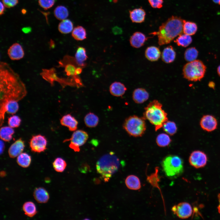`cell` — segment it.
<instances>
[{
    "label": "cell",
    "instance_id": "cell-28",
    "mask_svg": "<svg viewBox=\"0 0 220 220\" xmlns=\"http://www.w3.org/2000/svg\"><path fill=\"white\" fill-rule=\"evenodd\" d=\"M86 29L81 26H78L75 27L72 33L73 38L77 41H82L86 39Z\"/></svg>",
    "mask_w": 220,
    "mask_h": 220
},
{
    "label": "cell",
    "instance_id": "cell-42",
    "mask_svg": "<svg viewBox=\"0 0 220 220\" xmlns=\"http://www.w3.org/2000/svg\"><path fill=\"white\" fill-rule=\"evenodd\" d=\"M151 6L154 8L160 9L163 7V0H148Z\"/></svg>",
    "mask_w": 220,
    "mask_h": 220
},
{
    "label": "cell",
    "instance_id": "cell-34",
    "mask_svg": "<svg viewBox=\"0 0 220 220\" xmlns=\"http://www.w3.org/2000/svg\"><path fill=\"white\" fill-rule=\"evenodd\" d=\"M54 13L55 17L60 20L65 19L69 15L67 9L62 6H60L56 7L54 9Z\"/></svg>",
    "mask_w": 220,
    "mask_h": 220
},
{
    "label": "cell",
    "instance_id": "cell-48",
    "mask_svg": "<svg viewBox=\"0 0 220 220\" xmlns=\"http://www.w3.org/2000/svg\"><path fill=\"white\" fill-rule=\"evenodd\" d=\"M1 144H2V146H1V147H2V148L1 149V154L2 153V152L3 151V149H4V148H4V144L3 143V142H2V141H1Z\"/></svg>",
    "mask_w": 220,
    "mask_h": 220
},
{
    "label": "cell",
    "instance_id": "cell-44",
    "mask_svg": "<svg viewBox=\"0 0 220 220\" xmlns=\"http://www.w3.org/2000/svg\"><path fill=\"white\" fill-rule=\"evenodd\" d=\"M5 6L4 5V4H3V3H2V2H0V14L1 15H2V14H3L4 13L5 10Z\"/></svg>",
    "mask_w": 220,
    "mask_h": 220
},
{
    "label": "cell",
    "instance_id": "cell-21",
    "mask_svg": "<svg viewBox=\"0 0 220 220\" xmlns=\"http://www.w3.org/2000/svg\"><path fill=\"white\" fill-rule=\"evenodd\" d=\"M162 61L167 64L170 63L175 60L176 53L173 47L169 46L163 50L161 55Z\"/></svg>",
    "mask_w": 220,
    "mask_h": 220
},
{
    "label": "cell",
    "instance_id": "cell-40",
    "mask_svg": "<svg viewBox=\"0 0 220 220\" xmlns=\"http://www.w3.org/2000/svg\"><path fill=\"white\" fill-rule=\"evenodd\" d=\"M21 122L20 118L16 115H13L8 119V123L9 126L13 128L18 127L20 126Z\"/></svg>",
    "mask_w": 220,
    "mask_h": 220
},
{
    "label": "cell",
    "instance_id": "cell-36",
    "mask_svg": "<svg viewBox=\"0 0 220 220\" xmlns=\"http://www.w3.org/2000/svg\"><path fill=\"white\" fill-rule=\"evenodd\" d=\"M198 55V51L195 47H190L185 51L184 54V58L189 62H191L196 60Z\"/></svg>",
    "mask_w": 220,
    "mask_h": 220
},
{
    "label": "cell",
    "instance_id": "cell-35",
    "mask_svg": "<svg viewBox=\"0 0 220 220\" xmlns=\"http://www.w3.org/2000/svg\"><path fill=\"white\" fill-rule=\"evenodd\" d=\"M171 141L169 136L165 133L159 134L156 139L157 145L160 147H165L168 146L170 144Z\"/></svg>",
    "mask_w": 220,
    "mask_h": 220
},
{
    "label": "cell",
    "instance_id": "cell-27",
    "mask_svg": "<svg viewBox=\"0 0 220 220\" xmlns=\"http://www.w3.org/2000/svg\"><path fill=\"white\" fill-rule=\"evenodd\" d=\"M58 29L59 31L62 34H68L72 31L73 24L71 20L65 19L62 20L59 23Z\"/></svg>",
    "mask_w": 220,
    "mask_h": 220
},
{
    "label": "cell",
    "instance_id": "cell-1",
    "mask_svg": "<svg viewBox=\"0 0 220 220\" xmlns=\"http://www.w3.org/2000/svg\"><path fill=\"white\" fill-rule=\"evenodd\" d=\"M0 125L2 126L4 122L7 103L10 101L20 100L27 93L25 86L17 74L4 62L0 63Z\"/></svg>",
    "mask_w": 220,
    "mask_h": 220
},
{
    "label": "cell",
    "instance_id": "cell-41",
    "mask_svg": "<svg viewBox=\"0 0 220 220\" xmlns=\"http://www.w3.org/2000/svg\"><path fill=\"white\" fill-rule=\"evenodd\" d=\"M55 0H38L39 5L45 9L51 7L54 4Z\"/></svg>",
    "mask_w": 220,
    "mask_h": 220
},
{
    "label": "cell",
    "instance_id": "cell-45",
    "mask_svg": "<svg viewBox=\"0 0 220 220\" xmlns=\"http://www.w3.org/2000/svg\"><path fill=\"white\" fill-rule=\"evenodd\" d=\"M208 86L211 88L214 89L215 84L213 82H210L208 83Z\"/></svg>",
    "mask_w": 220,
    "mask_h": 220
},
{
    "label": "cell",
    "instance_id": "cell-31",
    "mask_svg": "<svg viewBox=\"0 0 220 220\" xmlns=\"http://www.w3.org/2000/svg\"><path fill=\"white\" fill-rule=\"evenodd\" d=\"M197 30V26L194 22L184 20L183 24V32L184 33L189 35H194Z\"/></svg>",
    "mask_w": 220,
    "mask_h": 220
},
{
    "label": "cell",
    "instance_id": "cell-5",
    "mask_svg": "<svg viewBox=\"0 0 220 220\" xmlns=\"http://www.w3.org/2000/svg\"><path fill=\"white\" fill-rule=\"evenodd\" d=\"M161 165L166 175L170 178H176L183 173V160L177 155L167 156L163 160Z\"/></svg>",
    "mask_w": 220,
    "mask_h": 220
},
{
    "label": "cell",
    "instance_id": "cell-6",
    "mask_svg": "<svg viewBox=\"0 0 220 220\" xmlns=\"http://www.w3.org/2000/svg\"><path fill=\"white\" fill-rule=\"evenodd\" d=\"M206 70L204 63L200 60H196L184 65L182 74L184 78L189 81H200L204 76Z\"/></svg>",
    "mask_w": 220,
    "mask_h": 220
},
{
    "label": "cell",
    "instance_id": "cell-2",
    "mask_svg": "<svg viewBox=\"0 0 220 220\" xmlns=\"http://www.w3.org/2000/svg\"><path fill=\"white\" fill-rule=\"evenodd\" d=\"M184 20L176 16H172L160 26L157 32L151 33L157 35L160 46L169 44L175 37L183 32Z\"/></svg>",
    "mask_w": 220,
    "mask_h": 220
},
{
    "label": "cell",
    "instance_id": "cell-14",
    "mask_svg": "<svg viewBox=\"0 0 220 220\" xmlns=\"http://www.w3.org/2000/svg\"><path fill=\"white\" fill-rule=\"evenodd\" d=\"M24 141L21 138H19L10 146L8 152L9 156L14 158L22 153L25 147Z\"/></svg>",
    "mask_w": 220,
    "mask_h": 220
},
{
    "label": "cell",
    "instance_id": "cell-13",
    "mask_svg": "<svg viewBox=\"0 0 220 220\" xmlns=\"http://www.w3.org/2000/svg\"><path fill=\"white\" fill-rule=\"evenodd\" d=\"M8 54L12 60H18L22 58L24 56V52L21 46L16 43L11 45L8 50Z\"/></svg>",
    "mask_w": 220,
    "mask_h": 220
},
{
    "label": "cell",
    "instance_id": "cell-29",
    "mask_svg": "<svg viewBox=\"0 0 220 220\" xmlns=\"http://www.w3.org/2000/svg\"><path fill=\"white\" fill-rule=\"evenodd\" d=\"M14 133V131L13 128L9 126L3 127L0 129V138L4 141L9 142L12 140V135Z\"/></svg>",
    "mask_w": 220,
    "mask_h": 220
},
{
    "label": "cell",
    "instance_id": "cell-25",
    "mask_svg": "<svg viewBox=\"0 0 220 220\" xmlns=\"http://www.w3.org/2000/svg\"><path fill=\"white\" fill-rule=\"evenodd\" d=\"M127 187L133 190H138L141 188L140 181L138 177L135 175H131L128 176L125 180Z\"/></svg>",
    "mask_w": 220,
    "mask_h": 220
},
{
    "label": "cell",
    "instance_id": "cell-9",
    "mask_svg": "<svg viewBox=\"0 0 220 220\" xmlns=\"http://www.w3.org/2000/svg\"><path fill=\"white\" fill-rule=\"evenodd\" d=\"M47 143L45 137L39 134L32 137L30 140L29 145L32 151L40 153L46 150Z\"/></svg>",
    "mask_w": 220,
    "mask_h": 220
},
{
    "label": "cell",
    "instance_id": "cell-43",
    "mask_svg": "<svg viewBox=\"0 0 220 220\" xmlns=\"http://www.w3.org/2000/svg\"><path fill=\"white\" fill-rule=\"evenodd\" d=\"M2 3L5 7L11 8L15 6L18 2V0H2Z\"/></svg>",
    "mask_w": 220,
    "mask_h": 220
},
{
    "label": "cell",
    "instance_id": "cell-24",
    "mask_svg": "<svg viewBox=\"0 0 220 220\" xmlns=\"http://www.w3.org/2000/svg\"><path fill=\"white\" fill-rule=\"evenodd\" d=\"M87 58L86 49L82 47H79L75 55V59L78 65L82 68L85 67L86 64L84 62Z\"/></svg>",
    "mask_w": 220,
    "mask_h": 220
},
{
    "label": "cell",
    "instance_id": "cell-39",
    "mask_svg": "<svg viewBox=\"0 0 220 220\" xmlns=\"http://www.w3.org/2000/svg\"><path fill=\"white\" fill-rule=\"evenodd\" d=\"M19 108L17 101H9L6 106V112L12 115L15 114Z\"/></svg>",
    "mask_w": 220,
    "mask_h": 220
},
{
    "label": "cell",
    "instance_id": "cell-26",
    "mask_svg": "<svg viewBox=\"0 0 220 220\" xmlns=\"http://www.w3.org/2000/svg\"><path fill=\"white\" fill-rule=\"evenodd\" d=\"M99 121L98 117L94 113L90 112L86 115L84 118L85 125L88 127L93 128L96 127Z\"/></svg>",
    "mask_w": 220,
    "mask_h": 220
},
{
    "label": "cell",
    "instance_id": "cell-30",
    "mask_svg": "<svg viewBox=\"0 0 220 220\" xmlns=\"http://www.w3.org/2000/svg\"><path fill=\"white\" fill-rule=\"evenodd\" d=\"M192 41V39L190 35L182 33L174 40V42L178 46L185 47L189 46Z\"/></svg>",
    "mask_w": 220,
    "mask_h": 220
},
{
    "label": "cell",
    "instance_id": "cell-8",
    "mask_svg": "<svg viewBox=\"0 0 220 220\" xmlns=\"http://www.w3.org/2000/svg\"><path fill=\"white\" fill-rule=\"evenodd\" d=\"M87 133L82 130H76L74 131L71 137L64 140L63 142L70 141L69 147L75 152H79V147L84 145L88 138Z\"/></svg>",
    "mask_w": 220,
    "mask_h": 220
},
{
    "label": "cell",
    "instance_id": "cell-15",
    "mask_svg": "<svg viewBox=\"0 0 220 220\" xmlns=\"http://www.w3.org/2000/svg\"><path fill=\"white\" fill-rule=\"evenodd\" d=\"M41 74L43 78L50 82L51 85H53L55 81L59 82L62 85H63V84L64 85L65 83L66 84L68 83L67 81L59 78L57 77L54 68L49 70L43 69Z\"/></svg>",
    "mask_w": 220,
    "mask_h": 220
},
{
    "label": "cell",
    "instance_id": "cell-47",
    "mask_svg": "<svg viewBox=\"0 0 220 220\" xmlns=\"http://www.w3.org/2000/svg\"><path fill=\"white\" fill-rule=\"evenodd\" d=\"M23 31L24 32L27 33L30 31V29H29V28H24V29H23Z\"/></svg>",
    "mask_w": 220,
    "mask_h": 220
},
{
    "label": "cell",
    "instance_id": "cell-4",
    "mask_svg": "<svg viewBox=\"0 0 220 220\" xmlns=\"http://www.w3.org/2000/svg\"><path fill=\"white\" fill-rule=\"evenodd\" d=\"M119 158L113 152H110L101 156L96 164L98 174L105 181H108L118 170L120 167Z\"/></svg>",
    "mask_w": 220,
    "mask_h": 220
},
{
    "label": "cell",
    "instance_id": "cell-3",
    "mask_svg": "<svg viewBox=\"0 0 220 220\" xmlns=\"http://www.w3.org/2000/svg\"><path fill=\"white\" fill-rule=\"evenodd\" d=\"M143 117L154 126L157 131L168 120L167 114L162 108V105L157 100L150 102L145 108Z\"/></svg>",
    "mask_w": 220,
    "mask_h": 220
},
{
    "label": "cell",
    "instance_id": "cell-16",
    "mask_svg": "<svg viewBox=\"0 0 220 220\" xmlns=\"http://www.w3.org/2000/svg\"><path fill=\"white\" fill-rule=\"evenodd\" d=\"M148 38L140 32H136L131 36L130 38V42L133 47L138 48L143 46Z\"/></svg>",
    "mask_w": 220,
    "mask_h": 220
},
{
    "label": "cell",
    "instance_id": "cell-50",
    "mask_svg": "<svg viewBox=\"0 0 220 220\" xmlns=\"http://www.w3.org/2000/svg\"><path fill=\"white\" fill-rule=\"evenodd\" d=\"M214 2L218 3L220 5V0H212Z\"/></svg>",
    "mask_w": 220,
    "mask_h": 220
},
{
    "label": "cell",
    "instance_id": "cell-51",
    "mask_svg": "<svg viewBox=\"0 0 220 220\" xmlns=\"http://www.w3.org/2000/svg\"><path fill=\"white\" fill-rule=\"evenodd\" d=\"M5 174H6V173L4 171H2L1 172V176H2L3 177V176H5Z\"/></svg>",
    "mask_w": 220,
    "mask_h": 220
},
{
    "label": "cell",
    "instance_id": "cell-18",
    "mask_svg": "<svg viewBox=\"0 0 220 220\" xmlns=\"http://www.w3.org/2000/svg\"><path fill=\"white\" fill-rule=\"evenodd\" d=\"M149 97L148 92L145 89L141 88L135 89L132 94V99L137 104L144 103L148 99Z\"/></svg>",
    "mask_w": 220,
    "mask_h": 220
},
{
    "label": "cell",
    "instance_id": "cell-19",
    "mask_svg": "<svg viewBox=\"0 0 220 220\" xmlns=\"http://www.w3.org/2000/svg\"><path fill=\"white\" fill-rule=\"evenodd\" d=\"M129 13L130 18L133 22L140 23L144 21L146 12L142 8L130 10Z\"/></svg>",
    "mask_w": 220,
    "mask_h": 220
},
{
    "label": "cell",
    "instance_id": "cell-22",
    "mask_svg": "<svg viewBox=\"0 0 220 220\" xmlns=\"http://www.w3.org/2000/svg\"><path fill=\"white\" fill-rule=\"evenodd\" d=\"M34 198L39 203H47L49 199V195L46 189L42 187L36 188L33 193Z\"/></svg>",
    "mask_w": 220,
    "mask_h": 220
},
{
    "label": "cell",
    "instance_id": "cell-37",
    "mask_svg": "<svg viewBox=\"0 0 220 220\" xmlns=\"http://www.w3.org/2000/svg\"><path fill=\"white\" fill-rule=\"evenodd\" d=\"M53 166L54 170L59 172L64 171L67 166L65 160L61 157H57L55 159L53 163Z\"/></svg>",
    "mask_w": 220,
    "mask_h": 220
},
{
    "label": "cell",
    "instance_id": "cell-7",
    "mask_svg": "<svg viewBox=\"0 0 220 220\" xmlns=\"http://www.w3.org/2000/svg\"><path fill=\"white\" fill-rule=\"evenodd\" d=\"M145 120L143 117L130 116L125 120L123 127L130 135L134 137L141 136L146 130Z\"/></svg>",
    "mask_w": 220,
    "mask_h": 220
},
{
    "label": "cell",
    "instance_id": "cell-49",
    "mask_svg": "<svg viewBox=\"0 0 220 220\" xmlns=\"http://www.w3.org/2000/svg\"><path fill=\"white\" fill-rule=\"evenodd\" d=\"M217 72L218 75L220 76V65L218 67L217 69Z\"/></svg>",
    "mask_w": 220,
    "mask_h": 220
},
{
    "label": "cell",
    "instance_id": "cell-32",
    "mask_svg": "<svg viewBox=\"0 0 220 220\" xmlns=\"http://www.w3.org/2000/svg\"><path fill=\"white\" fill-rule=\"evenodd\" d=\"M16 161L17 164L21 167H28L31 162V156L27 153L22 152L17 156Z\"/></svg>",
    "mask_w": 220,
    "mask_h": 220
},
{
    "label": "cell",
    "instance_id": "cell-10",
    "mask_svg": "<svg viewBox=\"0 0 220 220\" xmlns=\"http://www.w3.org/2000/svg\"><path fill=\"white\" fill-rule=\"evenodd\" d=\"M207 157L203 152L196 150L192 152L189 158V162L190 165L196 168L204 167L207 164Z\"/></svg>",
    "mask_w": 220,
    "mask_h": 220
},
{
    "label": "cell",
    "instance_id": "cell-46",
    "mask_svg": "<svg viewBox=\"0 0 220 220\" xmlns=\"http://www.w3.org/2000/svg\"><path fill=\"white\" fill-rule=\"evenodd\" d=\"M218 199L219 202L218 206V211L219 213L220 214V193L218 195Z\"/></svg>",
    "mask_w": 220,
    "mask_h": 220
},
{
    "label": "cell",
    "instance_id": "cell-12",
    "mask_svg": "<svg viewBox=\"0 0 220 220\" xmlns=\"http://www.w3.org/2000/svg\"><path fill=\"white\" fill-rule=\"evenodd\" d=\"M200 124L201 128L207 132H211L217 128L218 122L216 118L211 115H204L201 118Z\"/></svg>",
    "mask_w": 220,
    "mask_h": 220
},
{
    "label": "cell",
    "instance_id": "cell-38",
    "mask_svg": "<svg viewBox=\"0 0 220 220\" xmlns=\"http://www.w3.org/2000/svg\"><path fill=\"white\" fill-rule=\"evenodd\" d=\"M165 132L170 135H173L177 132V128L175 123L173 121H167L162 127Z\"/></svg>",
    "mask_w": 220,
    "mask_h": 220
},
{
    "label": "cell",
    "instance_id": "cell-20",
    "mask_svg": "<svg viewBox=\"0 0 220 220\" xmlns=\"http://www.w3.org/2000/svg\"><path fill=\"white\" fill-rule=\"evenodd\" d=\"M161 54L160 49L154 46L148 47L145 51V57L151 61H158L160 57Z\"/></svg>",
    "mask_w": 220,
    "mask_h": 220
},
{
    "label": "cell",
    "instance_id": "cell-33",
    "mask_svg": "<svg viewBox=\"0 0 220 220\" xmlns=\"http://www.w3.org/2000/svg\"><path fill=\"white\" fill-rule=\"evenodd\" d=\"M22 209L25 215L28 217H33L37 213L35 204L31 201L25 203L23 205Z\"/></svg>",
    "mask_w": 220,
    "mask_h": 220
},
{
    "label": "cell",
    "instance_id": "cell-17",
    "mask_svg": "<svg viewBox=\"0 0 220 220\" xmlns=\"http://www.w3.org/2000/svg\"><path fill=\"white\" fill-rule=\"evenodd\" d=\"M60 122L62 125L67 127L71 131H74L77 129L78 121L70 114L64 116L61 119Z\"/></svg>",
    "mask_w": 220,
    "mask_h": 220
},
{
    "label": "cell",
    "instance_id": "cell-23",
    "mask_svg": "<svg viewBox=\"0 0 220 220\" xmlns=\"http://www.w3.org/2000/svg\"><path fill=\"white\" fill-rule=\"evenodd\" d=\"M127 90V88L123 83L118 82L112 83L109 87L110 94L116 97L122 96Z\"/></svg>",
    "mask_w": 220,
    "mask_h": 220
},
{
    "label": "cell",
    "instance_id": "cell-11",
    "mask_svg": "<svg viewBox=\"0 0 220 220\" xmlns=\"http://www.w3.org/2000/svg\"><path fill=\"white\" fill-rule=\"evenodd\" d=\"M171 210L174 214L182 219H185L190 217L193 212L191 205L188 203L182 202L174 205Z\"/></svg>",
    "mask_w": 220,
    "mask_h": 220
}]
</instances>
